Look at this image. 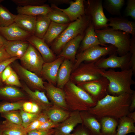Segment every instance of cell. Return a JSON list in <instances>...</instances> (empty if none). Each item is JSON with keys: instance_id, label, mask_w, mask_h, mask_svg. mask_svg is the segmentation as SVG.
Segmentation results:
<instances>
[{"instance_id": "83f0119b", "label": "cell", "mask_w": 135, "mask_h": 135, "mask_svg": "<svg viewBox=\"0 0 135 135\" xmlns=\"http://www.w3.org/2000/svg\"><path fill=\"white\" fill-rule=\"evenodd\" d=\"M36 16L18 14L15 15L14 22L24 30L33 35Z\"/></svg>"}, {"instance_id": "d4e9b609", "label": "cell", "mask_w": 135, "mask_h": 135, "mask_svg": "<svg viewBox=\"0 0 135 135\" xmlns=\"http://www.w3.org/2000/svg\"><path fill=\"white\" fill-rule=\"evenodd\" d=\"M82 124L88 130L91 135H102L101 126L95 116L88 111L80 112Z\"/></svg>"}, {"instance_id": "ee69618b", "label": "cell", "mask_w": 135, "mask_h": 135, "mask_svg": "<svg viewBox=\"0 0 135 135\" xmlns=\"http://www.w3.org/2000/svg\"><path fill=\"white\" fill-rule=\"evenodd\" d=\"M125 14L126 16H130L135 20V0H128L125 9Z\"/></svg>"}, {"instance_id": "9c48e42d", "label": "cell", "mask_w": 135, "mask_h": 135, "mask_svg": "<svg viewBox=\"0 0 135 135\" xmlns=\"http://www.w3.org/2000/svg\"><path fill=\"white\" fill-rule=\"evenodd\" d=\"M19 59L22 66L41 77L44 62L40 53L33 46L30 44L26 51Z\"/></svg>"}, {"instance_id": "4fadbf2b", "label": "cell", "mask_w": 135, "mask_h": 135, "mask_svg": "<svg viewBox=\"0 0 135 135\" xmlns=\"http://www.w3.org/2000/svg\"><path fill=\"white\" fill-rule=\"evenodd\" d=\"M44 85L46 96L52 105L70 111L66 103L63 89L46 82H44Z\"/></svg>"}, {"instance_id": "ac0fdd59", "label": "cell", "mask_w": 135, "mask_h": 135, "mask_svg": "<svg viewBox=\"0 0 135 135\" xmlns=\"http://www.w3.org/2000/svg\"><path fill=\"white\" fill-rule=\"evenodd\" d=\"M26 40L33 46L38 51L42 56L44 62H51L57 58V57L56 55L42 39L32 35L28 37Z\"/></svg>"}, {"instance_id": "d6986e66", "label": "cell", "mask_w": 135, "mask_h": 135, "mask_svg": "<svg viewBox=\"0 0 135 135\" xmlns=\"http://www.w3.org/2000/svg\"><path fill=\"white\" fill-rule=\"evenodd\" d=\"M21 88L31 100L36 104L42 111L46 110L53 106L49 101L44 92L33 90L23 82H21Z\"/></svg>"}, {"instance_id": "ffe728a7", "label": "cell", "mask_w": 135, "mask_h": 135, "mask_svg": "<svg viewBox=\"0 0 135 135\" xmlns=\"http://www.w3.org/2000/svg\"><path fill=\"white\" fill-rule=\"evenodd\" d=\"M84 0H76L70 3L68 8L63 9L58 7L56 5L51 4V7L58 9L64 12L68 18L71 22L81 18L85 15Z\"/></svg>"}, {"instance_id": "4dcf8cb0", "label": "cell", "mask_w": 135, "mask_h": 135, "mask_svg": "<svg viewBox=\"0 0 135 135\" xmlns=\"http://www.w3.org/2000/svg\"><path fill=\"white\" fill-rule=\"evenodd\" d=\"M26 129L22 125L6 120L0 122V133L8 135H26Z\"/></svg>"}, {"instance_id": "816d5d0a", "label": "cell", "mask_w": 135, "mask_h": 135, "mask_svg": "<svg viewBox=\"0 0 135 135\" xmlns=\"http://www.w3.org/2000/svg\"><path fill=\"white\" fill-rule=\"evenodd\" d=\"M10 58L6 51L3 44L0 48V63Z\"/></svg>"}, {"instance_id": "f1b7e54d", "label": "cell", "mask_w": 135, "mask_h": 135, "mask_svg": "<svg viewBox=\"0 0 135 135\" xmlns=\"http://www.w3.org/2000/svg\"><path fill=\"white\" fill-rule=\"evenodd\" d=\"M69 24H60L51 21L42 39L48 46L51 45Z\"/></svg>"}, {"instance_id": "7a4b0ae2", "label": "cell", "mask_w": 135, "mask_h": 135, "mask_svg": "<svg viewBox=\"0 0 135 135\" xmlns=\"http://www.w3.org/2000/svg\"><path fill=\"white\" fill-rule=\"evenodd\" d=\"M133 75L131 68L120 71L104 70L101 73L102 76L106 78L109 82L108 94L114 96L125 93L132 94L135 92L131 88V86L135 84L132 79Z\"/></svg>"}, {"instance_id": "8992f818", "label": "cell", "mask_w": 135, "mask_h": 135, "mask_svg": "<svg viewBox=\"0 0 135 135\" xmlns=\"http://www.w3.org/2000/svg\"><path fill=\"white\" fill-rule=\"evenodd\" d=\"M115 54H117V49L111 44L106 47H102L100 45H97L89 48L76 54L72 71L83 62H95L107 55Z\"/></svg>"}, {"instance_id": "ba28073f", "label": "cell", "mask_w": 135, "mask_h": 135, "mask_svg": "<svg viewBox=\"0 0 135 135\" xmlns=\"http://www.w3.org/2000/svg\"><path fill=\"white\" fill-rule=\"evenodd\" d=\"M85 7V15L90 18L94 30L108 28V19L105 16L103 10L102 0H88Z\"/></svg>"}, {"instance_id": "be15d7a7", "label": "cell", "mask_w": 135, "mask_h": 135, "mask_svg": "<svg viewBox=\"0 0 135 135\" xmlns=\"http://www.w3.org/2000/svg\"><path fill=\"white\" fill-rule=\"evenodd\" d=\"M2 134L1 133H0V135H2Z\"/></svg>"}, {"instance_id": "5b68a950", "label": "cell", "mask_w": 135, "mask_h": 135, "mask_svg": "<svg viewBox=\"0 0 135 135\" xmlns=\"http://www.w3.org/2000/svg\"><path fill=\"white\" fill-rule=\"evenodd\" d=\"M95 32L102 44H110L114 46L116 48L117 54L119 56L125 55L129 52L130 39L129 34L109 27L95 30Z\"/></svg>"}, {"instance_id": "74e56055", "label": "cell", "mask_w": 135, "mask_h": 135, "mask_svg": "<svg viewBox=\"0 0 135 135\" xmlns=\"http://www.w3.org/2000/svg\"><path fill=\"white\" fill-rule=\"evenodd\" d=\"M23 100L17 102H9L3 101L0 102V113L18 110H22Z\"/></svg>"}, {"instance_id": "e575fe53", "label": "cell", "mask_w": 135, "mask_h": 135, "mask_svg": "<svg viewBox=\"0 0 135 135\" xmlns=\"http://www.w3.org/2000/svg\"><path fill=\"white\" fill-rule=\"evenodd\" d=\"M125 3L124 0H105L103 7L110 14L121 16V10Z\"/></svg>"}, {"instance_id": "5bb4252c", "label": "cell", "mask_w": 135, "mask_h": 135, "mask_svg": "<svg viewBox=\"0 0 135 135\" xmlns=\"http://www.w3.org/2000/svg\"><path fill=\"white\" fill-rule=\"evenodd\" d=\"M28 98L24 92L16 86L4 84L0 85V100L14 102L26 100Z\"/></svg>"}, {"instance_id": "f546056e", "label": "cell", "mask_w": 135, "mask_h": 135, "mask_svg": "<svg viewBox=\"0 0 135 135\" xmlns=\"http://www.w3.org/2000/svg\"><path fill=\"white\" fill-rule=\"evenodd\" d=\"M42 112L47 115L50 120L58 124L68 118L70 112L53 105L48 109Z\"/></svg>"}, {"instance_id": "9a60e30c", "label": "cell", "mask_w": 135, "mask_h": 135, "mask_svg": "<svg viewBox=\"0 0 135 135\" xmlns=\"http://www.w3.org/2000/svg\"><path fill=\"white\" fill-rule=\"evenodd\" d=\"M64 59L62 57H60L52 62H44L42 66L41 77L56 86L58 71Z\"/></svg>"}, {"instance_id": "680465c9", "label": "cell", "mask_w": 135, "mask_h": 135, "mask_svg": "<svg viewBox=\"0 0 135 135\" xmlns=\"http://www.w3.org/2000/svg\"><path fill=\"white\" fill-rule=\"evenodd\" d=\"M7 40L0 34V42L3 43L4 44Z\"/></svg>"}, {"instance_id": "7c38bea8", "label": "cell", "mask_w": 135, "mask_h": 135, "mask_svg": "<svg viewBox=\"0 0 135 135\" xmlns=\"http://www.w3.org/2000/svg\"><path fill=\"white\" fill-rule=\"evenodd\" d=\"M116 54L110 55L106 58H102L95 62V64L99 68L104 70L109 68H119L121 70L130 69V52L122 56H118Z\"/></svg>"}, {"instance_id": "8fae6325", "label": "cell", "mask_w": 135, "mask_h": 135, "mask_svg": "<svg viewBox=\"0 0 135 135\" xmlns=\"http://www.w3.org/2000/svg\"><path fill=\"white\" fill-rule=\"evenodd\" d=\"M109 84L108 79L102 76L98 79L81 82L76 85L84 90L97 102L108 94Z\"/></svg>"}, {"instance_id": "44dd1931", "label": "cell", "mask_w": 135, "mask_h": 135, "mask_svg": "<svg viewBox=\"0 0 135 135\" xmlns=\"http://www.w3.org/2000/svg\"><path fill=\"white\" fill-rule=\"evenodd\" d=\"M85 34L79 35L67 42L57 58L62 57L71 61L74 64L78 50Z\"/></svg>"}, {"instance_id": "681fc988", "label": "cell", "mask_w": 135, "mask_h": 135, "mask_svg": "<svg viewBox=\"0 0 135 135\" xmlns=\"http://www.w3.org/2000/svg\"><path fill=\"white\" fill-rule=\"evenodd\" d=\"M13 70V69L11 64L8 66L5 69L1 75V80L3 83L10 75Z\"/></svg>"}, {"instance_id": "ab89813d", "label": "cell", "mask_w": 135, "mask_h": 135, "mask_svg": "<svg viewBox=\"0 0 135 135\" xmlns=\"http://www.w3.org/2000/svg\"><path fill=\"white\" fill-rule=\"evenodd\" d=\"M20 112L22 120V126L25 128L32 122L36 120L39 114L27 112L23 110H20Z\"/></svg>"}, {"instance_id": "b9f144b4", "label": "cell", "mask_w": 135, "mask_h": 135, "mask_svg": "<svg viewBox=\"0 0 135 135\" xmlns=\"http://www.w3.org/2000/svg\"><path fill=\"white\" fill-rule=\"evenodd\" d=\"M129 52L131 54L130 61V67L135 74V36H132L130 39Z\"/></svg>"}, {"instance_id": "7402d4cb", "label": "cell", "mask_w": 135, "mask_h": 135, "mask_svg": "<svg viewBox=\"0 0 135 135\" xmlns=\"http://www.w3.org/2000/svg\"><path fill=\"white\" fill-rule=\"evenodd\" d=\"M108 26L112 27L114 30L122 31L132 36H135V22L130 21L121 17H110Z\"/></svg>"}, {"instance_id": "6f0895ef", "label": "cell", "mask_w": 135, "mask_h": 135, "mask_svg": "<svg viewBox=\"0 0 135 135\" xmlns=\"http://www.w3.org/2000/svg\"><path fill=\"white\" fill-rule=\"evenodd\" d=\"M126 116L129 118L133 119L135 121V111L129 112Z\"/></svg>"}, {"instance_id": "bcb514c9", "label": "cell", "mask_w": 135, "mask_h": 135, "mask_svg": "<svg viewBox=\"0 0 135 135\" xmlns=\"http://www.w3.org/2000/svg\"><path fill=\"white\" fill-rule=\"evenodd\" d=\"M59 124L54 122L50 120L42 123L37 129L39 130H47L55 128Z\"/></svg>"}, {"instance_id": "836d02e7", "label": "cell", "mask_w": 135, "mask_h": 135, "mask_svg": "<svg viewBox=\"0 0 135 135\" xmlns=\"http://www.w3.org/2000/svg\"><path fill=\"white\" fill-rule=\"evenodd\" d=\"M118 120L116 135H126L130 133H135V121L126 116Z\"/></svg>"}, {"instance_id": "603a6c76", "label": "cell", "mask_w": 135, "mask_h": 135, "mask_svg": "<svg viewBox=\"0 0 135 135\" xmlns=\"http://www.w3.org/2000/svg\"><path fill=\"white\" fill-rule=\"evenodd\" d=\"M100 45L104 47L108 46L107 44H102L100 42L91 22L86 31L85 34L80 43L77 53L82 52L93 46Z\"/></svg>"}, {"instance_id": "f35d334b", "label": "cell", "mask_w": 135, "mask_h": 135, "mask_svg": "<svg viewBox=\"0 0 135 135\" xmlns=\"http://www.w3.org/2000/svg\"><path fill=\"white\" fill-rule=\"evenodd\" d=\"M1 116L9 121L14 124L22 125V118L20 112L16 110L2 112Z\"/></svg>"}, {"instance_id": "e7e4bbea", "label": "cell", "mask_w": 135, "mask_h": 135, "mask_svg": "<svg viewBox=\"0 0 135 135\" xmlns=\"http://www.w3.org/2000/svg\"><path fill=\"white\" fill-rule=\"evenodd\" d=\"M53 134H52V135H53Z\"/></svg>"}, {"instance_id": "6125c7cd", "label": "cell", "mask_w": 135, "mask_h": 135, "mask_svg": "<svg viewBox=\"0 0 135 135\" xmlns=\"http://www.w3.org/2000/svg\"><path fill=\"white\" fill-rule=\"evenodd\" d=\"M2 135H8L7 134H2Z\"/></svg>"}, {"instance_id": "7bdbcfd3", "label": "cell", "mask_w": 135, "mask_h": 135, "mask_svg": "<svg viewBox=\"0 0 135 135\" xmlns=\"http://www.w3.org/2000/svg\"><path fill=\"white\" fill-rule=\"evenodd\" d=\"M4 84L19 88H21L22 86L18 76L14 70L11 74L7 79Z\"/></svg>"}, {"instance_id": "3957f363", "label": "cell", "mask_w": 135, "mask_h": 135, "mask_svg": "<svg viewBox=\"0 0 135 135\" xmlns=\"http://www.w3.org/2000/svg\"><path fill=\"white\" fill-rule=\"evenodd\" d=\"M66 104L70 111H88L97 102L88 93L69 80L63 89Z\"/></svg>"}, {"instance_id": "60d3db41", "label": "cell", "mask_w": 135, "mask_h": 135, "mask_svg": "<svg viewBox=\"0 0 135 135\" xmlns=\"http://www.w3.org/2000/svg\"><path fill=\"white\" fill-rule=\"evenodd\" d=\"M46 0H12L11 1L18 6H40L44 5Z\"/></svg>"}, {"instance_id": "f907efd6", "label": "cell", "mask_w": 135, "mask_h": 135, "mask_svg": "<svg viewBox=\"0 0 135 135\" xmlns=\"http://www.w3.org/2000/svg\"><path fill=\"white\" fill-rule=\"evenodd\" d=\"M42 123L37 120L32 122L27 128H25L27 133L32 130L37 129Z\"/></svg>"}, {"instance_id": "91938a15", "label": "cell", "mask_w": 135, "mask_h": 135, "mask_svg": "<svg viewBox=\"0 0 135 135\" xmlns=\"http://www.w3.org/2000/svg\"><path fill=\"white\" fill-rule=\"evenodd\" d=\"M3 44H4L3 43L0 42V48L2 46Z\"/></svg>"}, {"instance_id": "c3c4849f", "label": "cell", "mask_w": 135, "mask_h": 135, "mask_svg": "<svg viewBox=\"0 0 135 135\" xmlns=\"http://www.w3.org/2000/svg\"><path fill=\"white\" fill-rule=\"evenodd\" d=\"M70 135H91L88 130L82 124L78 126Z\"/></svg>"}, {"instance_id": "30bf717a", "label": "cell", "mask_w": 135, "mask_h": 135, "mask_svg": "<svg viewBox=\"0 0 135 135\" xmlns=\"http://www.w3.org/2000/svg\"><path fill=\"white\" fill-rule=\"evenodd\" d=\"M11 65L19 78L31 90L45 91L44 82L41 77L24 68L16 60Z\"/></svg>"}, {"instance_id": "d590c367", "label": "cell", "mask_w": 135, "mask_h": 135, "mask_svg": "<svg viewBox=\"0 0 135 135\" xmlns=\"http://www.w3.org/2000/svg\"><path fill=\"white\" fill-rule=\"evenodd\" d=\"M3 0H0V27H6L14 22L15 15L11 13L0 4Z\"/></svg>"}, {"instance_id": "cb8c5ba5", "label": "cell", "mask_w": 135, "mask_h": 135, "mask_svg": "<svg viewBox=\"0 0 135 135\" xmlns=\"http://www.w3.org/2000/svg\"><path fill=\"white\" fill-rule=\"evenodd\" d=\"M29 44V43L26 40H7L4 46L6 51L11 57H17L20 59L26 51Z\"/></svg>"}, {"instance_id": "d6a6232c", "label": "cell", "mask_w": 135, "mask_h": 135, "mask_svg": "<svg viewBox=\"0 0 135 135\" xmlns=\"http://www.w3.org/2000/svg\"><path fill=\"white\" fill-rule=\"evenodd\" d=\"M36 17L33 35L42 39L49 27L51 21L47 15H40Z\"/></svg>"}, {"instance_id": "11a10c76", "label": "cell", "mask_w": 135, "mask_h": 135, "mask_svg": "<svg viewBox=\"0 0 135 135\" xmlns=\"http://www.w3.org/2000/svg\"><path fill=\"white\" fill-rule=\"evenodd\" d=\"M72 1L70 0H49L48 2L51 4L56 5L63 4H70Z\"/></svg>"}, {"instance_id": "2e32d148", "label": "cell", "mask_w": 135, "mask_h": 135, "mask_svg": "<svg viewBox=\"0 0 135 135\" xmlns=\"http://www.w3.org/2000/svg\"><path fill=\"white\" fill-rule=\"evenodd\" d=\"M0 34L8 41L26 40L32 35L20 28L15 22L6 27H0Z\"/></svg>"}, {"instance_id": "6da1fadb", "label": "cell", "mask_w": 135, "mask_h": 135, "mask_svg": "<svg viewBox=\"0 0 135 135\" xmlns=\"http://www.w3.org/2000/svg\"><path fill=\"white\" fill-rule=\"evenodd\" d=\"M131 95L126 93L117 96L108 94L88 111L94 115L98 120L104 117L119 119L126 116L130 112L129 108Z\"/></svg>"}, {"instance_id": "94428289", "label": "cell", "mask_w": 135, "mask_h": 135, "mask_svg": "<svg viewBox=\"0 0 135 135\" xmlns=\"http://www.w3.org/2000/svg\"><path fill=\"white\" fill-rule=\"evenodd\" d=\"M52 135H58L55 131L54 133V134Z\"/></svg>"}, {"instance_id": "484cf974", "label": "cell", "mask_w": 135, "mask_h": 135, "mask_svg": "<svg viewBox=\"0 0 135 135\" xmlns=\"http://www.w3.org/2000/svg\"><path fill=\"white\" fill-rule=\"evenodd\" d=\"M74 63L66 59L61 64L57 77L56 86L63 89L66 84L70 80Z\"/></svg>"}, {"instance_id": "4316f807", "label": "cell", "mask_w": 135, "mask_h": 135, "mask_svg": "<svg viewBox=\"0 0 135 135\" xmlns=\"http://www.w3.org/2000/svg\"><path fill=\"white\" fill-rule=\"evenodd\" d=\"M16 10L18 14L36 16L40 15H47L52 10L48 4L26 6H18Z\"/></svg>"}, {"instance_id": "e0dca14e", "label": "cell", "mask_w": 135, "mask_h": 135, "mask_svg": "<svg viewBox=\"0 0 135 135\" xmlns=\"http://www.w3.org/2000/svg\"><path fill=\"white\" fill-rule=\"evenodd\" d=\"M78 124H82L80 111H71L68 117L55 128V131L58 135H70L74 128Z\"/></svg>"}, {"instance_id": "277c9868", "label": "cell", "mask_w": 135, "mask_h": 135, "mask_svg": "<svg viewBox=\"0 0 135 135\" xmlns=\"http://www.w3.org/2000/svg\"><path fill=\"white\" fill-rule=\"evenodd\" d=\"M91 23L89 17L85 15L70 24L51 44L50 49L54 53L58 55L67 42L78 35L85 33Z\"/></svg>"}, {"instance_id": "9f6ffc18", "label": "cell", "mask_w": 135, "mask_h": 135, "mask_svg": "<svg viewBox=\"0 0 135 135\" xmlns=\"http://www.w3.org/2000/svg\"><path fill=\"white\" fill-rule=\"evenodd\" d=\"M135 109V91L132 94L131 102L129 108L130 112L134 111Z\"/></svg>"}, {"instance_id": "f5cc1de1", "label": "cell", "mask_w": 135, "mask_h": 135, "mask_svg": "<svg viewBox=\"0 0 135 135\" xmlns=\"http://www.w3.org/2000/svg\"><path fill=\"white\" fill-rule=\"evenodd\" d=\"M26 100L24 101L23 104L22 110L26 112L30 113L32 107L33 102L31 100Z\"/></svg>"}, {"instance_id": "db71d44e", "label": "cell", "mask_w": 135, "mask_h": 135, "mask_svg": "<svg viewBox=\"0 0 135 135\" xmlns=\"http://www.w3.org/2000/svg\"><path fill=\"white\" fill-rule=\"evenodd\" d=\"M37 120L42 123L50 120L47 115L43 112L39 114Z\"/></svg>"}, {"instance_id": "52a82bcc", "label": "cell", "mask_w": 135, "mask_h": 135, "mask_svg": "<svg viewBox=\"0 0 135 135\" xmlns=\"http://www.w3.org/2000/svg\"><path fill=\"white\" fill-rule=\"evenodd\" d=\"M94 62L81 63L71 74L70 80L76 84H78L99 78L104 70L98 68Z\"/></svg>"}, {"instance_id": "f6af8a7d", "label": "cell", "mask_w": 135, "mask_h": 135, "mask_svg": "<svg viewBox=\"0 0 135 135\" xmlns=\"http://www.w3.org/2000/svg\"><path fill=\"white\" fill-rule=\"evenodd\" d=\"M19 59V58L17 57H12L0 63V85L4 84L2 80L1 75L4 70L8 66L11 64L15 61Z\"/></svg>"}, {"instance_id": "8d00e7d4", "label": "cell", "mask_w": 135, "mask_h": 135, "mask_svg": "<svg viewBox=\"0 0 135 135\" xmlns=\"http://www.w3.org/2000/svg\"><path fill=\"white\" fill-rule=\"evenodd\" d=\"M52 8V10L47 15L51 21L60 24H68L72 22L62 12L57 8Z\"/></svg>"}, {"instance_id": "1f68e13d", "label": "cell", "mask_w": 135, "mask_h": 135, "mask_svg": "<svg viewBox=\"0 0 135 135\" xmlns=\"http://www.w3.org/2000/svg\"><path fill=\"white\" fill-rule=\"evenodd\" d=\"M118 120L109 117L101 118L99 121L101 124L102 135H116Z\"/></svg>"}, {"instance_id": "7dc6e473", "label": "cell", "mask_w": 135, "mask_h": 135, "mask_svg": "<svg viewBox=\"0 0 135 135\" xmlns=\"http://www.w3.org/2000/svg\"><path fill=\"white\" fill-rule=\"evenodd\" d=\"M55 131V128L47 130H35L27 132L26 135H52Z\"/></svg>"}]
</instances>
